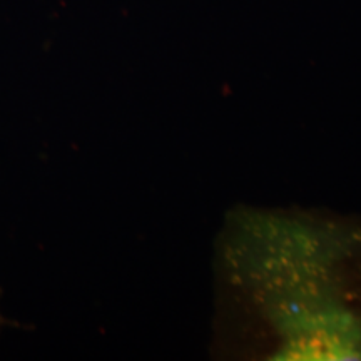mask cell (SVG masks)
<instances>
[{"label": "cell", "instance_id": "cell-1", "mask_svg": "<svg viewBox=\"0 0 361 361\" xmlns=\"http://www.w3.org/2000/svg\"><path fill=\"white\" fill-rule=\"evenodd\" d=\"M355 245V233L314 218L236 221L221 255L231 326L273 358L361 360V314L341 283Z\"/></svg>", "mask_w": 361, "mask_h": 361}, {"label": "cell", "instance_id": "cell-2", "mask_svg": "<svg viewBox=\"0 0 361 361\" xmlns=\"http://www.w3.org/2000/svg\"><path fill=\"white\" fill-rule=\"evenodd\" d=\"M11 322H7V319H4L2 316H0V324H8Z\"/></svg>", "mask_w": 361, "mask_h": 361}]
</instances>
